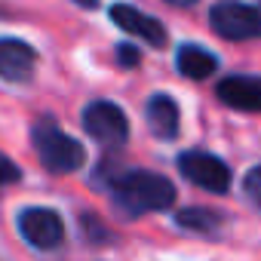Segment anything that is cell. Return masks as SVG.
<instances>
[{
	"instance_id": "obj_1",
	"label": "cell",
	"mask_w": 261,
	"mask_h": 261,
	"mask_svg": "<svg viewBox=\"0 0 261 261\" xmlns=\"http://www.w3.org/2000/svg\"><path fill=\"white\" fill-rule=\"evenodd\" d=\"M111 203L126 218H142L175 206V185L151 169H126L111 175Z\"/></svg>"
},
{
	"instance_id": "obj_2",
	"label": "cell",
	"mask_w": 261,
	"mask_h": 261,
	"mask_svg": "<svg viewBox=\"0 0 261 261\" xmlns=\"http://www.w3.org/2000/svg\"><path fill=\"white\" fill-rule=\"evenodd\" d=\"M31 145H34L43 169H49L56 175L77 172L86 163V148L74 136H68L53 117H40L31 126Z\"/></svg>"
},
{
	"instance_id": "obj_3",
	"label": "cell",
	"mask_w": 261,
	"mask_h": 261,
	"mask_svg": "<svg viewBox=\"0 0 261 261\" xmlns=\"http://www.w3.org/2000/svg\"><path fill=\"white\" fill-rule=\"evenodd\" d=\"M209 25L224 40H261V4L221 0L209 10Z\"/></svg>"
},
{
	"instance_id": "obj_4",
	"label": "cell",
	"mask_w": 261,
	"mask_h": 261,
	"mask_svg": "<svg viewBox=\"0 0 261 261\" xmlns=\"http://www.w3.org/2000/svg\"><path fill=\"white\" fill-rule=\"evenodd\" d=\"M83 129L92 142H98L105 148H120L129 139V120H126L123 108L114 101H105V98L89 101L83 108Z\"/></svg>"
},
{
	"instance_id": "obj_5",
	"label": "cell",
	"mask_w": 261,
	"mask_h": 261,
	"mask_svg": "<svg viewBox=\"0 0 261 261\" xmlns=\"http://www.w3.org/2000/svg\"><path fill=\"white\" fill-rule=\"evenodd\" d=\"M16 227H19L22 240L40 252H53L65 240V221L49 206H25L16 215Z\"/></svg>"
},
{
	"instance_id": "obj_6",
	"label": "cell",
	"mask_w": 261,
	"mask_h": 261,
	"mask_svg": "<svg viewBox=\"0 0 261 261\" xmlns=\"http://www.w3.org/2000/svg\"><path fill=\"white\" fill-rule=\"evenodd\" d=\"M178 172L191 185H197V188H203L209 194H227V188L233 181L230 166L221 157L209 154V151H185L178 157Z\"/></svg>"
},
{
	"instance_id": "obj_7",
	"label": "cell",
	"mask_w": 261,
	"mask_h": 261,
	"mask_svg": "<svg viewBox=\"0 0 261 261\" xmlns=\"http://www.w3.org/2000/svg\"><path fill=\"white\" fill-rule=\"evenodd\" d=\"M111 22L120 31L145 40L148 46H157V49L166 46V28H163V22L154 19V16H148L145 10L133 7V4H114L111 7Z\"/></svg>"
},
{
	"instance_id": "obj_8",
	"label": "cell",
	"mask_w": 261,
	"mask_h": 261,
	"mask_svg": "<svg viewBox=\"0 0 261 261\" xmlns=\"http://www.w3.org/2000/svg\"><path fill=\"white\" fill-rule=\"evenodd\" d=\"M34 68H37V53L31 43L19 37H0V80L31 83Z\"/></svg>"
},
{
	"instance_id": "obj_9",
	"label": "cell",
	"mask_w": 261,
	"mask_h": 261,
	"mask_svg": "<svg viewBox=\"0 0 261 261\" xmlns=\"http://www.w3.org/2000/svg\"><path fill=\"white\" fill-rule=\"evenodd\" d=\"M218 98L246 114H261V74H233L218 83Z\"/></svg>"
},
{
	"instance_id": "obj_10",
	"label": "cell",
	"mask_w": 261,
	"mask_h": 261,
	"mask_svg": "<svg viewBox=\"0 0 261 261\" xmlns=\"http://www.w3.org/2000/svg\"><path fill=\"white\" fill-rule=\"evenodd\" d=\"M145 120H148V126H151V133L157 136V139H175L178 136V126H181V111H178V105H175V98L172 95H166V92H157V95H151L148 98V105H145Z\"/></svg>"
},
{
	"instance_id": "obj_11",
	"label": "cell",
	"mask_w": 261,
	"mask_h": 261,
	"mask_svg": "<svg viewBox=\"0 0 261 261\" xmlns=\"http://www.w3.org/2000/svg\"><path fill=\"white\" fill-rule=\"evenodd\" d=\"M175 68H178V74L188 77V80H206L209 74H215L218 59H215L209 49L197 46V43H185V46L178 49V56H175Z\"/></svg>"
},
{
	"instance_id": "obj_12",
	"label": "cell",
	"mask_w": 261,
	"mask_h": 261,
	"mask_svg": "<svg viewBox=\"0 0 261 261\" xmlns=\"http://www.w3.org/2000/svg\"><path fill=\"white\" fill-rule=\"evenodd\" d=\"M175 224L185 227V230H194V233L215 237L224 227V215L215 212V209H206V206H188V209L175 212Z\"/></svg>"
},
{
	"instance_id": "obj_13",
	"label": "cell",
	"mask_w": 261,
	"mask_h": 261,
	"mask_svg": "<svg viewBox=\"0 0 261 261\" xmlns=\"http://www.w3.org/2000/svg\"><path fill=\"white\" fill-rule=\"evenodd\" d=\"M80 227H83V237H89V243H111L114 237H111V227L105 224V221H98L95 215H80Z\"/></svg>"
},
{
	"instance_id": "obj_14",
	"label": "cell",
	"mask_w": 261,
	"mask_h": 261,
	"mask_svg": "<svg viewBox=\"0 0 261 261\" xmlns=\"http://www.w3.org/2000/svg\"><path fill=\"white\" fill-rule=\"evenodd\" d=\"M243 194H246V200H249L255 209H261V166H255V169L246 172V178H243Z\"/></svg>"
},
{
	"instance_id": "obj_15",
	"label": "cell",
	"mask_w": 261,
	"mask_h": 261,
	"mask_svg": "<svg viewBox=\"0 0 261 261\" xmlns=\"http://www.w3.org/2000/svg\"><path fill=\"white\" fill-rule=\"evenodd\" d=\"M19 178H22V169H19L10 157L0 154V188H7V185H13V181H19Z\"/></svg>"
},
{
	"instance_id": "obj_16",
	"label": "cell",
	"mask_w": 261,
	"mask_h": 261,
	"mask_svg": "<svg viewBox=\"0 0 261 261\" xmlns=\"http://www.w3.org/2000/svg\"><path fill=\"white\" fill-rule=\"evenodd\" d=\"M117 59H120V68H136L142 53L136 49V43H120L117 46Z\"/></svg>"
},
{
	"instance_id": "obj_17",
	"label": "cell",
	"mask_w": 261,
	"mask_h": 261,
	"mask_svg": "<svg viewBox=\"0 0 261 261\" xmlns=\"http://www.w3.org/2000/svg\"><path fill=\"white\" fill-rule=\"evenodd\" d=\"M166 4H172V7H194V4H200V0H166Z\"/></svg>"
},
{
	"instance_id": "obj_18",
	"label": "cell",
	"mask_w": 261,
	"mask_h": 261,
	"mask_svg": "<svg viewBox=\"0 0 261 261\" xmlns=\"http://www.w3.org/2000/svg\"><path fill=\"white\" fill-rule=\"evenodd\" d=\"M74 4H77V7H95L98 0H74Z\"/></svg>"
}]
</instances>
